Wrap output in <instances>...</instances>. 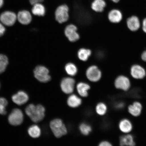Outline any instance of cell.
<instances>
[{
	"instance_id": "15",
	"label": "cell",
	"mask_w": 146,
	"mask_h": 146,
	"mask_svg": "<svg viewBox=\"0 0 146 146\" xmlns=\"http://www.w3.org/2000/svg\"><path fill=\"white\" fill-rule=\"evenodd\" d=\"M109 21L112 23H119L123 19L121 12L117 9H113L110 11L108 15Z\"/></svg>"
},
{
	"instance_id": "23",
	"label": "cell",
	"mask_w": 146,
	"mask_h": 146,
	"mask_svg": "<svg viewBox=\"0 0 146 146\" xmlns=\"http://www.w3.org/2000/svg\"><path fill=\"white\" fill-rule=\"evenodd\" d=\"M119 128L122 132L127 133L132 130L133 126L132 123L129 120L123 119L120 122Z\"/></svg>"
},
{
	"instance_id": "36",
	"label": "cell",
	"mask_w": 146,
	"mask_h": 146,
	"mask_svg": "<svg viewBox=\"0 0 146 146\" xmlns=\"http://www.w3.org/2000/svg\"><path fill=\"white\" fill-rule=\"evenodd\" d=\"M110 1L114 3H117L120 1V0H110Z\"/></svg>"
},
{
	"instance_id": "13",
	"label": "cell",
	"mask_w": 146,
	"mask_h": 146,
	"mask_svg": "<svg viewBox=\"0 0 146 146\" xmlns=\"http://www.w3.org/2000/svg\"><path fill=\"white\" fill-rule=\"evenodd\" d=\"M126 24L128 29L133 32L137 31L141 27L140 19L136 16L133 15L128 18Z\"/></svg>"
},
{
	"instance_id": "26",
	"label": "cell",
	"mask_w": 146,
	"mask_h": 146,
	"mask_svg": "<svg viewBox=\"0 0 146 146\" xmlns=\"http://www.w3.org/2000/svg\"><path fill=\"white\" fill-rule=\"evenodd\" d=\"M9 63L8 58L5 55L0 54V74L4 72Z\"/></svg>"
},
{
	"instance_id": "27",
	"label": "cell",
	"mask_w": 146,
	"mask_h": 146,
	"mask_svg": "<svg viewBox=\"0 0 146 146\" xmlns=\"http://www.w3.org/2000/svg\"><path fill=\"white\" fill-rule=\"evenodd\" d=\"M79 128L80 132L84 135H88L92 131L91 126L86 123H82L80 125Z\"/></svg>"
},
{
	"instance_id": "10",
	"label": "cell",
	"mask_w": 146,
	"mask_h": 146,
	"mask_svg": "<svg viewBox=\"0 0 146 146\" xmlns=\"http://www.w3.org/2000/svg\"><path fill=\"white\" fill-rule=\"evenodd\" d=\"M130 73L132 77L136 80L143 79L146 76L145 69L138 64H135L131 67Z\"/></svg>"
},
{
	"instance_id": "32",
	"label": "cell",
	"mask_w": 146,
	"mask_h": 146,
	"mask_svg": "<svg viewBox=\"0 0 146 146\" xmlns=\"http://www.w3.org/2000/svg\"><path fill=\"white\" fill-rule=\"evenodd\" d=\"M98 146H112V145L108 141H104L100 143Z\"/></svg>"
},
{
	"instance_id": "24",
	"label": "cell",
	"mask_w": 146,
	"mask_h": 146,
	"mask_svg": "<svg viewBox=\"0 0 146 146\" xmlns=\"http://www.w3.org/2000/svg\"><path fill=\"white\" fill-rule=\"evenodd\" d=\"M33 5L32 9L33 14L38 16H44L46 13V9L44 5L41 3H36Z\"/></svg>"
},
{
	"instance_id": "25",
	"label": "cell",
	"mask_w": 146,
	"mask_h": 146,
	"mask_svg": "<svg viewBox=\"0 0 146 146\" xmlns=\"http://www.w3.org/2000/svg\"><path fill=\"white\" fill-rule=\"evenodd\" d=\"M27 132L29 135L34 138L39 137L41 134V129L36 125L31 126L29 128Z\"/></svg>"
},
{
	"instance_id": "29",
	"label": "cell",
	"mask_w": 146,
	"mask_h": 146,
	"mask_svg": "<svg viewBox=\"0 0 146 146\" xmlns=\"http://www.w3.org/2000/svg\"><path fill=\"white\" fill-rule=\"evenodd\" d=\"M107 107L104 103H100L97 105L96 111L100 115L103 116L105 114L107 111Z\"/></svg>"
},
{
	"instance_id": "7",
	"label": "cell",
	"mask_w": 146,
	"mask_h": 146,
	"mask_svg": "<svg viewBox=\"0 0 146 146\" xmlns=\"http://www.w3.org/2000/svg\"><path fill=\"white\" fill-rule=\"evenodd\" d=\"M64 32L66 37L71 42H75L80 39L78 27L74 24L70 23L67 25L65 27Z\"/></svg>"
},
{
	"instance_id": "1",
	"label": "cell",
	"mask_w": 146,
	"mask_h": 146,
	"mask_svg": "<svg viewBox=\"0 0 146 146\" xmlns=\"http://www.w3.org/2000/svg\"><path fill=\"white\" fill-rule=\"evenodd\" d=\"M45 110L44 107L40 104L35 106L30 104L26 107L25 112L32 121L38 123L40 122L45 117Z\"/></svg>"
},
{
	"instance_id": "11",
	"label": "cell",
	"mask_w": 146,
	"mask_h": 146,
	"mask_svg": "<svg viewBox=\"0 0 146 146\" xmlns=\"http://www.w3.org/2000/svg\"><path fill=\"white\" fill-rule=\"evenodd\" d=\"M17 16L13 12L7 11L3 13L0 16L2 23L8 26H11L15 23Z\"/></svg>"
},
{
	"instance_id": "34",
	"label": "cell",
	"mask_w": 146,
	"mask_h": 146,
	"mask_svg": "<svg viewBox=\"0 0 146 146\" xmlns=\"http://www.w3.org/2000/svg\"><path fill=\"white\" fill-rule=\"evenodd\" d=\"M141 59L142 61L146 62V50L144 51L141 54Z\"/></svg>"
},
{
	"instance_id": "31",
	"label": "cell",
	"mask_w": 146,
	"mask_h": 146,
	"mask_svg": "<svg viewBox=\"0 0 146 146\" xmlns=\"http://www.w3.org/2000/svg\"><path fill=\"white\" fill-rule=\"evenodd\" d=\"M5 31V29L2 24L0 23V36H3Z\"/></svg>"
},
{
	"instance_id": "3",
	"label": "cell",
	"mask_w": 146,
	"mask_h": 146,
	"mask_svg": "<svg viewBox=\"0 0 146 146\" xmlns=\"http://www.w3.org/2000/svg\"><path fill=\"white\" fill-rule=\"evenodd\" d=\"M50 127L56 138L61 137L67 134V128L62 120L60 119H55L52 120L50 123Z\"/></svg>"
},
{
	"instance_id": "6",
	"label": "cell",
	"mask_w": 146,
	"mask_h": 146,
	"mask_svg": "<svg viewBox=\"0 0 146 146\" xmlns=\"http://www.w3.org/2000/svg\"><path fill=\"white\" fill-rule=\"evenodd\" d=\"M76 81L74 77L66 76L63 77L60 81V89L64 94H70L74 92L76 86Z\"/></svg>"
},
{
	"instance_id": "4",
	"label": "cell",
	"mask_w": 146,
	"mask_h": 146,
	"mask_svg": "<svg viewBox=\"0 0 146 146\" xmlns=\"http://www.w3.org/2000/svg\"><path fill=\"white\" fill-rule=\"evenodd\" d=\"M85 74L88 81L92 83L99 82L103 76L101 69L95 65H91L88 67Z\"/></svg>"
},
{
	"instance_id": "18",
	"label": "cell",
	"mask_w": 146,
	"mask_h": 146,
	"mask_svg": "<svg viewBox=\"0 0 146 146\" xmlns=\"http://www.w3.org/2000/svg\"><path fill=\"white\" fill-rule=\"evenodd\" d=\"M64 70L67 76L74 77L78 74V68L75 64L72 62H68L66 64Z\"/></svg>"
},
{
	"instance_id": "8",
	"label": "cell",
	"mask_w": 146,
	"mask_h": 146,
	"mask_svg": "<svg viewBox=\"0 0 146 146\" xmlns=\"http://www.w3.org/2000/svg\"><path fill=\"white\" fill-rule=\"evenodd\" d=\"M24 116L22 111L21 109H14L9 114L8 120L9 123L13 126L21 125L23 123Z\"/></svg>"
},
{
	"instance_id": "14",
	"label": "cell",
	"mask_w": 146,
	"mask_h": 146,
	"mask_svg": "<svg viewBox=\"0 0 146 146\" xmlns=\"http://www.w3.org/2000/svg\"><path fill=\"white\" fill-rule=\"evenodd\" d=\"M76 91L80 96L86 98L88 96V91L91 89V86L87 82H78L76 84Z\"/></svg>"
},
{
	"instance_id": "12",
	"label": "cell",
	"mask_w": 146,
	"mask_h": 146,
	"mask_svg": "<svg viewBox=\"0 0 146 146\" xmlns=\"http://www.w3.org/2000/svg\"><path fill=\"white\" fill-rule=\"evenodd\" d=\"M12 100L14 103L18 105L25 104L28 102L29 96L26 92L23 91H18L12 96Z\"/></svg>"
},
{
	"instance_id": "2",
	"label": "cell",
	"mask_w": 146,
	"mask_h": 146,
	"mask_svg": "<svg viewBox=\"0 0 146 146\" xmlns=\"http://www.w3.org/2000/svg\"><path fill=\"white\" fill-rule=\"evenodd\" d=\"M34 74L36 79L42 83H47L52 79L50 71L45 66L39 65L36 66L34 70Z\"/></svg>"
},
{
	"instance_id": "35",
	"label": "cell",
	"mask_w": 146,
	"mask_h": 146,
	"mask_svg": "<svg viewBox=\"0 0 146 146\" xmlns=\"http://www.w3.org/2000/svg\"><path fill=\"white\" fill-rule=\"evenodd\" d=\"M3 3H4L3 0H0V8L3 6Z\"/></svg>"
},
{
	"instance_id": "17",
	"label": "cell",
	"mask_w": 146,
	"mask_h": 146,
	"mask_svg": "<svg viewBox=\"0 0 146 146\" xmlns=\"http://www.w3.org/2000/svg\"><path fill=\"white\" fill-rule=\"evenodd\" d=\"M92 54V51L90 49L82 47L78 51L77 55L78 59L82 62L88 61Z\"/></svg>"
},
{
	"instance_id": "9",
	"label": "cell",
	"mask_w": 146,
	"mask_h": 146,
	"mask_svg": "<svg viewBox=\"0 0 146 146\" xmlns=\"http://www.w3.org/2000/svg\"><path fill=\"white\" fill-rule=\"evenodd\" d=\"M114 84L116 88L124 91L129 90L131 86L129 78L123 75H120L117 77L115 80Z\"/></svg>"
},
{
	"instance_id": "20",
	"label": "cell",
	"mask_w": 146,
	"mask_h": 146,
	"mask_svg": "<svg viewBox=\"0 0 146 146\" xmlns=\"http://www.w3.org/2000/svg\"><path fill=\"white\" fill-rule=\"evenodd\" d=\"M82 100L76 94H72L69 96L67 100V104L69 107L76 108L81 105Z\"/></svg>"
},
{
	"instance_id": "30",
	"label": "cell",
	"mask_w": 146,
	"mask_h": 146,
	"mask_svg": "<svg viewBox=\"0 0 146 146\" xmlns=\"http://www.w3.org/2000/svg\"><path fill=\"white\" fill-rule=\"evenodd\" d=\"M142 29L143 31L146 34V18H144L142 21Z\"/></svg>"
},
{
	"instance_id": "22",
	"label": "cell",
	"mask_w": 146,
	"mask_h": 146,
	"mask_svg": "<svg viewBox=\"0 0 146 146\" xmlns=\"http://www.w3.org/2000/svg\"><path fill=\"white\" fill-rule=\"evenodd\" d=\"M120 145L121 146H135V143L132 136L128 134L120 138Z\"/></svg>"
},
{
	"instance_id": "21",
	"label": "cell",
	"mask_w": 146,
	"mask_h": 146,
	"mask_svg": "<svg viewBox=\"0 0 146 146\" xmlns=\"http://www.w3.org/2000/svg\"><path fill=\"white\" fill-rule=\"evenodd\" d=\"M128 109L129 113L132 116H138L141 113L142 106L139 102H136L129 106Z\"/></svg>"
},
{
	"instance_id": "16",
	"label": "cell",
	"mask_w": 146,
	"mask_h": 146,
	"mask_svg": "<svg viewBox=\"0 0 146 146\" xmlns=\"http://www.w3.org/2000/svg\"><path fill=\"white\" fill-rule=\"evenodd\" d=\"M17 19L22 24L27 25L31 22L32 17L31 15L28 11L23 10L18 13Z\"/></svg>"
},
{
	"instance_id": "28",
	"label": "cell",
	"mask_w": 146,
	"mask_h": 146,
	"mask_svg": "<svg viewBox=\"0 0 146 146\" xmlns=\"http://www.w3.org/2000/svg\"><path fill=\"white\" fill-rule=\"evenodd\" d=\"M8 104V101L5 98L0 97V114L5 115L7 114L6 108Z\"/></svg>"
},
{
	"instance_id": "33",
	"label": "cell",
	"mask_w": 146,
	"mask_h": 146,
	"mask_svg": "<svg viewBox=\"0 0 146 146\" xmlns=\"http://www.w3.org/2000/svg\"><path fill=\"white\" fill-rule=\"evenodd\" d=\"M43 1V0H30L31 4L34 5L36 3H40Z\"/></svg>"
},
{
	"instance_id": "5",
	"label": "cell",
	"mask_w": 146,
	"mask_h": 146,
	"mask_svg": "<svg viewBox=\"0 0 146 146\" xmlns=\"http://www.w3.org/2000/svg\"><path fill=\"white\" fill-rule=\"evenodd\" d=\"M55 19L59 24L66 23L69 19V8L66 4L60 5L56 9L54 13Z\"/></svg>"
},
{
	"instance_id": "19",
	"label": "cell",
	"mask_w": 146,
	"mask_h": 146,
	"mask_svg": "<svg viewBox=\"0 0 146 146\" xmlns=\"http://www.w3.org/2000/svg\"><path fill=\"white\" fill-rule=\"evenodd\" d=\"M106 5L105 0H94L91 3V7L94 11L101 13L104 11Z\"/></svg>"
}]
</instances>
